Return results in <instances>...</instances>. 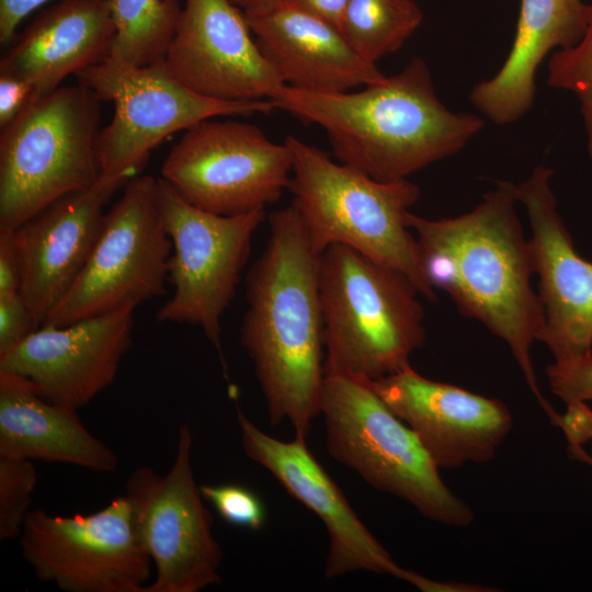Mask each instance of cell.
<instances>
[{"label": "cell", "instance_id": "obj_27", "mask_svg": "<svg viewBox=\"0 0 592 592\" xmlns=\"http://www.w3.org/2000/svg\"><path fill=\"white\" fill-rule=\"evenodd\" d=\"M37 473L30 459L0 455V539L19 537L27 514Z\"/></svg>", "mask_w": 592, "mask_h": 592}, {"label": "cell", "instance_id": "obj_9", "mask_svg": "<svg viewBox=\"0 0 592 592\" xmlns=\"http://www.w3.org/2000/svg\"><path fill=\"white\" fill-rule=\"evenodd\" d=\"M76 76L101 101L115 105L112 122L96 137L102 178H133L163 139L202 121L276 109L272 100L221 101L200 95L172 77L164 61L122 68L104 60Z\"/></svg>", "mask_w": 592, "mask_h": 592}, {"label": "cell", "instance_id": "obj_12", "mask_svg": "<svg viewBox=\"0 0 592 592\" xmlns=\"http://www.w3.org/2000/svg\"><path fill=\"white\" fill-rule=\"evenodd\" d=\"M202 121L187 128L166 157L162 179L190 204L232 216L264 209L289 185V146L270 140L258 126Z\"/></svg>", "mask_w": 592, "mask_h": 592}, {"label": "cell", "instance_id": "obj_24", "mask_svg": "<svg viewBox=\"0 0 592 592\" xmlns=\"http://www.w3.org/2000/svg\"><path fill=\"white\" fill-rule=\"evenodd\" d=\"M115 37L107 62L141 68L164 61L175 35L180 0H110Z\"/></svg>", "mask_w": 592, "mask_h": 592}, {"label": "cell", "instance_id": "obj_4", "mask_svg": "<svg viewBox=\"0 0 592 592\" xmlns=\"http://www.w3.org/2000/svg\"><path fill=\"white\" fill-rule=\"evenodd\" d=\"M326 375L376 380L410 365L425 342L422 296L402 272L343 246L319 273Z\"/></svg>", "mask_w": 592, "mask_h": 592}, {"label": "cell", "instance_id": "obj_34", "mask_svg": "<svg viewBox=\"0 0 592 592\" xmlns=\"http://www.w3.org/2000/svg\"><path fill=\"white\" fill-rule=\"evenodd\" d=\"M50 0H0V42L10 44L19 24L34 10Z\"/></svg>", "mask_w": 592, "mask_h": 592}, {"label": "cell", "instance_id": "obj_8", "mask_svg": "<svg viewBox=\"0 0 592 592\" xmlns=\"http://www.w3.org/2000/svg\"><path fill=\"white\" fill-rule=\"evenodd\" d=\"M171 252L159 202V179L130 178L119 200L104 214L81 273L42 326L62 327L124 308L135 309L164 294Z\"/></svg>", "mask_w": 592, "mask_h": 592}, {"label": "cell", "instance_id": "obj_32", "mask_svg": "<svg viewBox=\"0 0 592 592\" xmlns=\"http://www.w3.org/2000/svg\"><path fill=\"white\" fill-rule=\"evenodd\" d=\"M31 87L21 79L0 73V127H5L29 103Z\"/></svg>", "mask_w": 592, "mask_h": 592}, {"label": "cell", "instance_id": "obj_35", "mask_svg": "<svg viewBox=\"0 0 592 592\" xmlns=\"http://www.w3.org/2000/svg\"><path fill=\"white\" fill-rule=\"evenodd\" d=\"M403 581L414 585L423 592H492L498 591L489 587H482L466 582L437 581L429 579L422 574L408 570L403 577Z\"/></svg>", "mask_w": 592, "mask_h": 592}, {"label": "cell", "instance_id": "obj_29", "mask_svg": "<svg viewBox=\"0 0 592 592\" xmlns=\"http://www.w3.org/2000/svg\"><path fill=\"white\" fill-rule=\"evenodd\" d=\"M546 374L551 392L566 405L592 400V354L554 361Z\"/></svg>", "mask_w": 592, "mask_h": 592}, {"label": "cell", "instance_id": "obj_20", "mask_svg": "<svg viewBox=\"0 0 592 592\" xmlns=\"http://www.w3.org/2000/svg\"><path fill=\"white\" fill-rule=\"evenodd\" d=\"M244 15L262 55L287 87L341 93L386 77L337 26L298 7Z\"/></svg>", "mask_w": 592, "mask_h": 592}, {"label": "cell", "instance_id": "obj_37", "mask_svg": "<svg viewBox=\"0 0 592 592\" xmlns=\"http://www.w3.org/2000/svg\"><path fill=\"white\" fill-rule=\"evenodd\" d=\"M246 14L263 13L287 4L289 0H231Z\"/></svg>", "mask_w": 592, "mask_h": 592}, {"label": "cell", "instance_id": "obj_16", "mask_svg": "<svg viewBox=\"0 0 592 592\" xmlns=\"http://www.w3.org/2000/svg\"><path fill=\"white\" fill-rule=\"evenodd\" d=\"M369 383L439 468L491 460L513 425L500 399L429 379L411 364Z\"/></svg>", "mask_w": 592, "mask_h": 592}, {"label": "cell", "instance_id": "obj_3", "mask_svg": "<svg viewBox=\"0 0 592 592\" xmlns=\"http://www.w3.org/2000/svg\"><path fill=\"white\" fill-rule=\"evenodd\" d=\"M272 101L322 127L341 163L385 182L456 155L485 126L483 117L441 102L421 57L361 90L315 93L284 86Z\"/></svg>", "mask_w": 592, "mask_h": 592}, {"label": "cell", "instance_id": "obj_26", "mask_svg": "<svg viewBox=\"0 0 592 592\" xmlns=\"http://www.w3.org/2000/svg\"><path fill=\"white\" fill-rule=\"evenodd\" d=\"M591 15L581 39L572 47L551 54L547 62V84L577 95L592 157V3Z\"/></svg>", "mask_w": 592, "mask_h": 592}, {"label": "cell", "instance_id": "obj_15", "mask_svg": "<svg viewBox=\"0 0 592 592\" xmlns=\"http://www.w3.org/2000/svg\"><path fill=\"white\" fill-rule=\"evenodd\" d=\"M164 65L180 83L215 100H272L285 86L231 0H185Z\"/></svg>", "mask_w": 592, "mask_h": 592}, {"label": "cell", "instance_id": "obj_25", "mask_svg": "<svg viewBox=\"0 0 592 592\" xmlns=\"http://www.w3.org/2000/svg\"><path fill=\"white\" fill-rule=\"evenodd\" d=\"M422 20L414 0H349L340 31L360 56L376 64L401 48Z\"/></svg>", "mask_w": 592, "mask_h": 592}, {"label": "cell", "instance_id": "obj_10", "mask_svg": "<svg viewBox=\"0 0 592 592\" xmlns=\"http://www.w3.org/2000/svg\"><path fill=\"white\" fill-rule=\"evenodd\" d=\"M159 202L172 242L168 281L174 293L158 310L157 319L200 327L226 371L221 316L236 295L264 209L232 216L214 214L190 204L162 178Z\"/></svg>", "mask_w": 592, "mask_h": 592}, {"label": "cell", "instance_id": "obj_30", "mask_svg": "<svg viewBox=\"0 0 592 592\" xmlns=\"http://www.w3.org/2000/svg\"><path fill=\"white\" fill-rule=\"evenodd\" d=\"M554 425L565 433L570 452L582 448L572 456L592 465V409L587 402L567 403L565 413L558 414Z\"/></svg>", "mask_w": 592, "mask_h": 592}, {"label": "cell", "instance_id": "obj_31", "mask_svg": "<svg viewBox=\"0 0 592 592\" xmlns=\"http://www.w3.org/2000/svg\"><path fill=\"white\" fill-rule=\"evenodd\" d=\"M35 329L20 292L0 296V355L9 352Z\"/></svg>", "mask_w": 592, "mask_h": 592}, {"label": "cell", "instance_id": "obj_18", "mask_svg": "<svg viewBox=\"0 0 592 592\" xmlns=\"http://www.w3.org/2000/svg\"><path fill=\"white\" fill-rule=\"evenodd\" d=\"M244 454L264 467L284 489L323 523L329 550L328 579L355 571L387 573L402 579L401 568L361 521L345 496L309 451L306 439L281 441L259 429L237 407Z\"/></svg>", "mask_w": 592, "mask_h": 592}, {"label": "cell", "instance_id": "obj_17", "mask_svg": "<svg viewBox=\"0 0 592 592\" xmlns=\"http://www.w3.org/2000/svg\"><path fill=\"white\" fill-rule=\"evenodd\" d=\"M134 308L56 327L44 325L0 355V371L29 379L42 397L79 409L115 379L132 345Z\"/></svg>", "mask_w": 592, "mask_h": 592}, {"label": "cell", "instance_id": "obj_28", "mask_svg": "<svg viewBox=\"0 0 592 592\" xmlns=\"http://www.w3.org/2000/svg\"><path fill=\"white\" fill-rule=\"evenodd\" d=\"M201 492L228 524L251 531L263 527L265 508L251 489L238 483H219L203 485Z\"/></svg>", "mask_w": 592, "mask_h": 592}, {"label": "cell", "instance_id": "obj_19", "mask_svg": "<svg viewBox=\"0 0 592 592\" xmlns=\"http://www.w3.org/2000/svg\"><path fill=\"white\" fill-rule=\"evenodd\" d=\"M127 178H102L55 201L13 230L20 293L36 328L70 289L86 265L104 206Z\"/></svg>", "mask_w": 592, "mask_h": 592}, {"label": "cell", "instance_id": "obj_2", "mask_svg": "<svg viewBox=\"0 0 592 592\" xmlns=\"http://www.w3.org/2000/svg\"><path fill=\"white\" fill-rule=\"evenodd\" d=\"M270 234L246 280L240 342L251 358L272 425L306 439L325 380L319 273L322 252L296 207L269 216Z\"/></svg>", "mask_w": 592, "mask_h": 592}, {"label": "cell", "instance_id": "obj_13", "mask_svg": "<svg viewBox=\"0 0 592 592\" xmlns=\"http://www.w3.org/2000/svg\"><path fill=\"white\" fill-rule=\"evenodd\" d=\"M20 546L37 579L66 592H145L151 574L124 494L87 515L31 510Z\"/></svg>", "mask_w": 592, "mask_h": 592}, {"label": "cell", "instance_id": "obj_22", "mask_svg": "<svg viewBox=\"0 0 592 592\" xmlns=\"http://www.w3.org/2000/svg\"><path fill=\"white\" fill-rule=\"evenodd\" d=\"M591 15L582 0H521L515 36L500 69L470 91V103L498 125L519 121L532 107L536 73L551 53L574 46Z\"/></svg>", "mask_w": 592, "mask_h": 592}, {"label": "cell", "instance_id": "obj_14", "mask_svg": "<svg viewBox=\"0 0 592 592\" xmlns=\"http://www.w3.org/2000/svg\"><path fill=\"white\" fill-rule=\"evenodd\" d=\"M554 170L539 164L516 185L528 217L543 322L537 340L555 361L592 354V262L574 249L550 186Z\"/></svg>", "mask_w": 592, "mask_h": 592}, {"label": "cell", "instance_id": "obj_23", "mask_svg": "<svg viewBox=\"0 0 592 592\" xmlns=\"http://www.w3.org/2000/svg\"><path fill=\"white\" fill-rule=\"evenodd\" d=\"M0 455L110 474L116 454L81 422L77 409L42 397L25 377L0 371Z\"/></svg>", "mask_w": 592, "mask_h": 592}, {"label": "cell", "instance_id": "obj_11", "mask_svg": "<svg viewBox=\"0 0 592 592\" xmlns=\"http://www.w3.org/2000/svg\"><path fill=\"white\" fill-rule=\"evenodd\" d=\"M192 445L185 422L168 473L141 466L125 483L136 537L156 568L145 592H200L221 581L223 551L194 478Z\"/></svg>", "mask_w": 592, "mask_h": 592}, {"label": "cell", "instance_id": "obj_33", "mask_svg": "<svg viewBox=\"0 0 592 592\" xmlns=\"http://www.w3.org/2000/svg\"><path fill=\"white\" fill-rule=\"evenodd\" d=\"M20 264L13 231L0 230V296L20 292Z\"/></svg>", "mask_w": 592, "mask_h": 592}, {"label": "cell", "instance_id": "obj_1", "mask_svg": "<svg viewBox=\"0 0 592 592\" xmlns=\"http://www.w3.org/2000/svg\"><path fill=\"white\" fill-rule=\"evenodd\" d=\"M517 204L516 184L498 181L468 213L429 219L408 212L407 225L429 284L506 344L553 423L558 412L542 394L531 357L543 308L531 284L534 262Z\"/></svg>", "mask_w": 592, "mask_h": 592}, {"label": "cell", "instance_id": "obj_36", "mask_svg": "<svg viewBox=\"0 0 592 592\" xmlns=\"http://www.w3.org/2000/svg\"><path fill=\"white\" fill-rule=\"evenodd\" d=\"M288 3L323 19L340 30L349 0H289Z\"/></svg>", "mask_w": 592, "mask_h": 592}, {"label": "cell", "instance_id": "obj_6", "mask_svg": "<svg viewBox=\"0 0 592 592\" xmlns=\"http://www.w3.org/2000/svg\"><path fill=\"white\" fill-rule=\"evenodd\" d=\"M100 115L101 100L78 83L31 99L1 128L0 230L98 181Z\"/></svg>", "mask_w": 592, "mask_h": 592}, {"label": "cell", "instance_id": "obj_7", "mask_svg": "<svg viewBox=\"0 0 592 592\" xmlns=\"http://www.w3.org/2000/svg\"><path fill=\"white\" fill-rule=\"evenodd\" d=\"M320 413L331 457L368 485L407 501L434 522L466 527L474 521L470 506L444 483L415 433L369 380L326 375Z\"/></svg>", "mask_w": 592, "mask_h": 592}, {"label": "cell", "instance_id": "obj_21", "mask_svg": "<svg viewBox=\"0 0 592 592\" xmlns=\"http://www.w3.org/2000/svg\"><path fill=\"white\" fill-rule=\"evenodd\" d=\"M114 37L110 0H60L16 33L1 57L0 73L26 82L31 99H37L68 76L103 62Z\"/></svg>", "mask_w": 592, "mask_h": 592}, {"label": "cell", "instance_id": "obj_5", "mask_svg": "<svg viewBox=\"0 0 592 592\" xmlns=\"http://www.w3.org/2000/svg\"><path fill=\"white\" fill-rule=\"evenodd\" d=\"M288 190L314 246L323 253L343 244L406 274L420 294L436 300L426 281L414 234L407 225L420 189L408 179L378 181L295 136Z\"/></svg>", "mask_w": 592, "mask_h": 592}]
</instances>
